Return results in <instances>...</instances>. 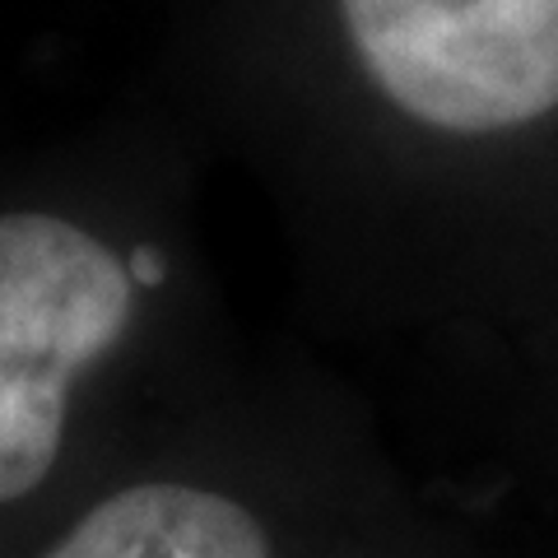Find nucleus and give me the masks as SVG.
Segmentation results:
<instances>
[{
	"mask_svg": "<svg viewBox=\"0 0 558 558\" xmlns=\"http://www.w3.org/2000/svg\"><path fill=\"white\" fill-rule=\"evenodd\" d=\"M196 51L322 340L424 405L558 373V0H209Z\"/></svg>",
	"mask_w": 558,
	"mask_h": 558,
	"instance_id": "obj_1",
	"label": "nucleus"
},
{
	"mask_svg": "<svg viewBox=\"0 0 558 558\" xmlns=\"http://www.w3.org/2000/svg\"><path fill=\"white\" fill-rule=\"evenodd\" d=\"M154 336H215L178 229L112 233L65 205L0 209V512L57 484L84 396L145 359Z\"/></svg>",
	"mask_w": 558,
	"mask_h": 558,
	"instance_id": "obj_2",
	"label": "nucleus"
},
{
	"mask_svg": "<svg viewBox=\"0 0 558 558\" xmlns=\"http://www.w3.org/2000/svg\"><path fill=\"white\" fill-rule=\"evenodd\" d=\"M377 396L326 354H256L196 451L102 488L28 558H293L299 498L368 461Z\"/></svg>",
	"mask_w": 558,
	"mask_h": 558,
	"instance_id": "obj_3",
	"label": "nucleus"
},
{
	"mask_svg": "<svg viewBox=\"0 0 558 558\" xmlns=\"http://www.w3.org/2000/svg\"><path fill=\"white\" fill-rule=\"evenodd\" d=\"M498 418H512L517 428L539 433V438L558 442V373H549L545 381H535V387L521 400H512V405L502 410Z\"/></svg>",
	"mask_w": 558,
	"mask_h": 558,
	"instance_id": "obj_4",
	"label": "nucleus"
}]
</instances>
